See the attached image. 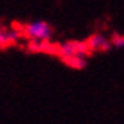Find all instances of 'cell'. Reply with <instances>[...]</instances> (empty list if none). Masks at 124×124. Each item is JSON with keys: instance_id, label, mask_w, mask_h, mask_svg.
<instances>
[{"instance_id": "1", "label": "cell", "mask_w": 124, "mask_h": 124, "mask_svg": "<svg viewBox=\"0 0 124 124\" xmlns=\"http://www.w3.org/2000/svg\"><path fill=\"white\" fill-rule=\"evenodd\" d=\"M21 33L34 48H45L52 39V27L46 21H31L21 29Z\"/></svg>"}, {"instance_id": "2", "label": "cell", "mask_w": 124, "mask_h": 124, "mask_svg": "<svg viewBox=\"0 0 124 124\" xmlns=\"http://www.w3.org/2000/svg\"><path fill=\"white\" fill-rule=\"evenodd\" d=\"M87 45L85 42H64L58 46V54L63 57L70 66L82 67L85 64L87 57Z\"/></svg>"}, {"instance_id": "3", "label": "cell", "mask_w": 124, "mask_h": 124, "mask_svg": "<svg viewBox=\"0 0 124 124\" xmlns=\"http://www.w3.org/2000/svg\"><path fill=\"white\" fill-rule=\"evenodd\" d=\"M85 45L88 51H108L111 48V39L103 33H94L88 38Z\"/></svg>"}, {"instance_id": "4", "label": "cell", "mask_w": 124, "mask_h": 124, "mask_svg": "<svg viewBox=\"0 0 124 124\" xmlns=\"http://www.w3.org/2000/svg\"><path fill=\"white\" fill-rule=\"evenodd\" d=\"M23 36L18 29H0V46H8L18 42Z\"/></svg>"}, {"instance_id": "5", "label": "cell", "mask_w": 124, "mask_h": 124, "mask_svg": "<svg viewBox=\"0 0 124 124\" xmlns=\"http://www.w3.org/2000/svg\"><path fill=\"white\" fill-rule=\"evenodd\" d=\"M124 45V39L121 34H114L112 39H111V46H118V48H123Z\"/></svg>"}, {"instance_id": "6", "label": "cell", "mask_w": 124, "mask_h": 124, "mask_svg": "<svg viewBox=\"0 0 124 124\" xmlns=\"http://www.w3.org/2000/svg\"><path fill=\"white\" fill-rule=\"evenodd\" d=\"M0 29H2V27H0Z\"/></svg>"}]
</instances>
